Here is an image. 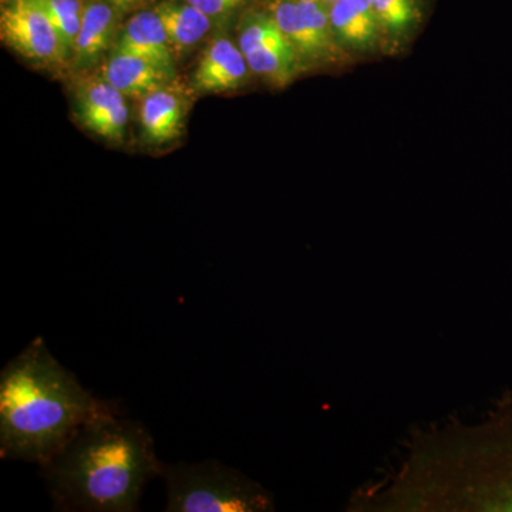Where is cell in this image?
Wrapping results in <instances>:
<instances>
[{"instance_id":"19","label":"cell","mask_w":512,"mask_h":512,"mask_svg":"<svg viewBox=\"0 0 512 512\" xmlns=\"http://www.w3.org/2000/svg\"><path fill=\"white\" fill-rule=\"evenodd\" d=\"M107 3H110L113 8L119 10V12H124V10H128L136 6L140 0H106Z\"/></svg>"},{"instance_id":"1","label":"cell","mask_w":512,"mask_h":512,"mask_svg":"<svg viewBox=\"0 0 512 512\" xmlns=\"http://www.w3.org/2000/svg\"><path fill=\"white\" fill-rule=\"evenodd\" d=\"M402 466L350 500L353 511L512 512V397L476 424L414 433Z\"/></svg>"},{"instance_id":"15","label":"cell","mask_w":512,"mask_h":512,"mask_svg":"<svg viewBox=\"0 0 512 512\" xmlns=\"http://www.w3.org/2000/svg\"><path fill=\"white\" fill-rule=\"evenodd\" d=\"M245 59L252 73L278 86L291 83L303 70L301 57L285 35L245 53Z\"/></svg>"},{"instance_id":"6","label":"cell","mask_w":512,"mask_h":512,"mask_svg":"<svg viewBox=\"0 0 512 512\" xmlns=\"http://www.w3.org/2000/svg\"><path fill=\"white\" fill-rule=\"evenodd\" d=\"M0 37L30 62L52 66L69 57L39 0H2Z\"/></svg>"},{"instance_id":"16","label":"cell","mask_w":512,"mask_h":512,"mask_svg":"<svg viewBox=\"0 0 512 512\" xmlns=\"http://www.w3.org/2000/svg\"><path fill=\"white\" fill-rule=\"evenodd\" d=\"M373 9L384 35L392 39L406 37L421 18V0H372Z\"/></svg>"},{"instance_id":"10","label":"cell","mask_w":512,"mask_h":512,"mask_svg":"<svg viewBox=\"0 0 512 512\" xmlns=\"http://www.w3.org/2000/svg\"><path fill=\"white\" fill-rule=\"evenodd\" d=\"M187 116L184 94L165 84L144 97L140 121L144 137L153 144H165L177 140L183 134Z\"/></svg>"},{"instance_id":"12","label":"cell","mask_w":512,"mask_h":512,"mask_svg":"<svg viewBox=\"0 0 512 512\" xmlns=\"http://www.w3.org/2000/svg\"><path fill=\"white\" fill-rule=\"evenodd\" d=\"M173 74L128 53L114 52L103 69V79L126 97L144 99L164 87Z\"/></svg>"},{"instance_id":"20","label":"cell","mask_w":512,"mask_h":512,"mask_svg":"<svg viewBox=\"0 0 512 512\" xmlns=\"http://www.w3.org/2000/svg\"><path fill=\"white\" fill-rule=\"evenodd\" d=\"M315 2H319V3H322V5H325V6H332L333 3H336V2H339V0H315Z\"/></svg>"},{"instance_id":"14","label":"cell","mask_w":512,"mask_h":512,"mask_svg":"<svg viewBox=\"0 0 512 512\" xmlns=\"http://www.w3.org/2000/svg\"><path fill=\"white\" fill-rule=\"evenodd\" d=\"M157 15L163 22L165 32L174 52H187L200 43L212 28L214 20L190 3L164 0L158 3Z\"/></svg>"},{"instance_id":"2","label":"cell","mask_w":512,"mask_h":512,"mask_svg":"<svg viewBox=\"0 0 512 512\" xmlns=\"http://www.w3.org/2000/svg\"><path fill=\"white\" fill-rule=\"evenodd\" d=\"M113 414L119 403L84 389L39 336L0 373V456L42 466L86 424Z\"/></svg>"},{"instance_id":"4","label":"cell","mask_w":512,"mask_h":512,"mask_svg":"<svg viewBox=\"0 0 512 512\" xmlns=\"http://www.w3.org/2000/svg\"><path fill=\"white\" fill-rule=\"evenodd\" d=\"M167 512H266L274 495L241 471L217 460L164 464Z\"/></svg>"},{"instance_id":"11","label":"cell","mask_w":512,"mask_h":512,"mask_svg":"<svg viewBox=\"0 0 512 512\" xmlns=\"http://www.w3.org/2000/svg\"><path fill=\"white\" fill-rule=\"evenodd\" d=\"M333 32L346 50H370L383 36L372 0H339L329 6Z\"/></svg>"},{"instance_id":"17","label":"cell","mask_w":512,"mask_h":512,"mask_svg":"<svg viewBox=\"0 0 512 512\" xmlns=\"http://www.w3.org/2000/svg\"><path fill=\"white\" fill-rule=\"evenodd\" d=\"M67 55H72L82 28L83 0H39Z\"/></svg>"},{"instance_id":"13","label":"cell","mask_w":512,"mask_h":512,"mask_svg":"<svg viewBox=\"0 0 512 512\" xmlns=\"http://www.w3.org/2000/svg\"><path fill=\"white\" fill-rule=\"evenodd\" d=\"M119 13L106 0H94L86 5L73 52L77 66H92L109 49L116 36Z\"/></svg>"},{"instance_id":"7","label":"cell","mask_w":512,"mask_h":512,"mask_svg":"<svg viewBox=\"0 0 512 512\" xmlns=\"http://www.w3.org/2000/svg\"><path fill=\"white\" fill-rule=\"evenodd\" d=\"M77 117L87 130L110 141H121L126 134V96L101 79L87 80L76 99Z\"/></svg>"},{"instance_id":"18","label":"cell","mask_w":512,"mask_h":512,"mask_svg":"<svg viewBox=\"0 0 512 512\" xmlns=\"http://www.w3.org/2000/svg\"><path fill=\"white\" fill-rule=\"evenodd\" d=\"M184 2L200 9L208 18L217 22V20L227 19L235 10L241 8L247 0H184Z\"/></svg>"},{"instance_id":"5","label":"cell","mask_w":512,"mask_h":512,"mask_svg":"<svg viewBox=\"0 0 512 512\" xmlns=\"http://www.w3.org/2000/svg\"><path fill=\"white\" fill-rule=\"evenodd\" d=\"M269 15L282 30L303 66H333L348 59L333 32L328 6L315 0H274Z\"/></svg>"},{"instance_id":"9","label":"cell","mask_w":512,"mask_h":512,"mask_svg":"<svg viewBox=\"0 0 512 512\" xmlns=\"http://www.w3.org/2000/svg\"><path fill=\"white\" fill-rule=\"evenodd\" d=\"M116 52L128 53L174 73V50L156 10H143L128 20L117 40Z\"/></svg>"},{"instance_id":"8","label":"cell","mask_w":512,"mask_h":512,"mask_svg":"<svg viewBox=\"0 0 512 512\" xmlns=\"http://www.w3.org/2000/svg\"><path fill=\"white\" fill-rule=\"evenodd\" d=\"M251 74L247 59L231 40L212 42L194 73V89L201 93H225L241 89Z\"/></svg>"},{"instance_id":"3","label":"cell","mask_w":512,"mask_h":512,"mask_svg":"<svg viewBox=\"0 0 512 512\" xmlns=\"http://www.w3.org/2000/svg\"><path fill=\"white\" fill-rule=\"evenodd\" d=\"M40 468L56 510L133 512L164 463L141 421L113 414L86 424Z\"/></svg>"}]
</instances>
